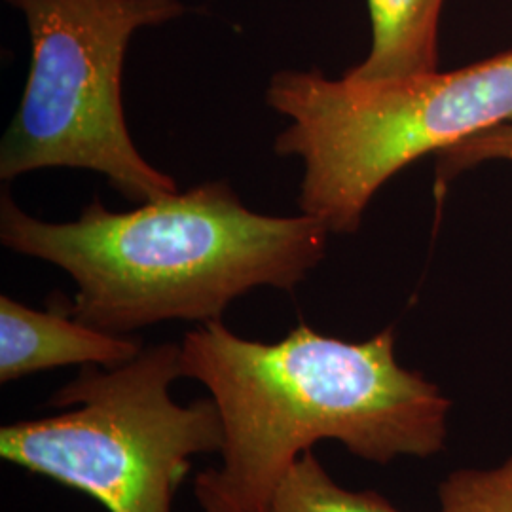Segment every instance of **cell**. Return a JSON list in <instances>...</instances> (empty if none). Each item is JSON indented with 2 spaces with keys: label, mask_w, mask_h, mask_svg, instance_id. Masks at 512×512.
Listing matches in <instances>:
<instances>
[{
  "label": "cell",
  "mask_w": 512,
  "mask_h": 512,
  "mask_svg": "<svg viewBox=\"0 0 512 512\" xmlns=\"http://www.w3.org/2000/svg\"><path fill=\"white\" fill-rule=\"evenodd\" d=\"M184 378L219 408V467L194 478L203 512H268L277 486L321 440L385 465L439 454L450 403L439 387L399 365L395 330L346 342L308 325L266 344L222 321L183 338Z\"/></svg>",
  "instance_id": "cell-1"
},
{
  "label": "cell",
  "mask_w": 512,
  "mask_h": 512,
  "mask_svg": "<svg viewBox=\"0 0 512 512\" xmlns=\"http://www.w3.org/2000/svg\"><path fill=\"white\" fill-rule=\"evenodd\" d=\"M323 222L245 207L222 181L200 184L129 213L93 200L71 222H46L0 200V241L65 270L76 283L67 313L129 334L164 321H220L258 287L293 293L323 260Z\"/></svg>",
  "instance_id": "cell-2"
},
{
  "label": "cell",
  "mask_w": 512,
  "mask_h": 512,
  "mask_svg": "<svg viewBox=\"0 0 512 512\" xmlns=\"http://www.w3.org/2000/svg\"><path fill=\"white\" fill-rule=\"evenodd\" d=\"M266 105L291 120L274 147L304 164L300 211L330 234H353L406 165L512 122V52L393 80L285 69L272 76Z\"/></svg>",
  "instance_id": "cell-3"
},
{
  "label": "cell",
  "mask_w": 512,
  "mask_h": 512,
  "mask_svg": "<svg viewBox=\"0 0 512 512\" xmlns=\"http://www.w3.org/2000/svg\"><path fill=\"white\" fill-rule=\"evenodd\" d=\"M181 344L148 346L126 365L82 366L52 395L61 412L0 429V458L101 503L109 512H173L192 459L219 454L215 401L179 404Z\"/></svg>",
  "instance_id": "cell-4"
},
{
  "label": "cell",
  "mask_w": 512,
  "mask_h": 512,
  "mask_svg": "<svg viewBox=\"0 0 512 512\" xmlns=\"http://www.w3.org/2000/svg\"><path fill=\"white\" fill-rule=\"evenodd\" d=\"M31 38L18 112L0 145V179L48 167L90 169L133 203L179 186L137 150L122 105L131 37L186 14L181 0H6Z\"/></svg>",
  "instance_id": "cell-5"
},
{
  "label": "cell",
  "mask_w": 512,
  "mask_h": 512,
  "mask_svg": "<svg viewBox=\"0 0 512 512\" xmlns=\"http://www.w3.org/2000/svg\"><path fill=\"white\" fill-rule=\"evenodd\" d=\"M143 346L78 321L67 311L33 310L0 296V382L10 384L57 366H114L133 361Z\"/></svg>",
  "instance_id": "cell-6"
},
{
  "label": "cell",
  "mask_w": 512,
  "mask_h": 512,
  "mask_svg": "<svg viewBox=\"0 0 512 512\" xmlns=\"http://www.w3.org/2000/svg\"><path fill=\"white\" fill-rule=\"evenodd\" d=\"M444 0H368L372 46L349 69L355 80H393L439 71V21Z\"/></svg>",
  "instance_id": "cell-7"
},
{
  "label": "cell",
  "mask_w": 512,
  "mask_h": 512,
  "mask_svg": "<svg viewBox=\"0 0 512 512\" xmlns=\"http://www.w3.org/2000/svg\"><path fill=\"white\" fill-rule=\"evenodd\" d=\"M268 512H401L376 492L340 486L315 454L306 452L281 480Z\"/></svg>",
  "instance_id": "cell-8"
},
{
  "label": "cell",
  "mask_w": 512,
  "mask_h": 512,
  "mask_svg": "<svg viewBox=\"0 0 512 512\" xmlns=\"http://www.w3.org/2000/svg\"><path fill=\"white\" fill-rule=\"evenodd\" d=\"M442 512H512V458L490 471L463 469L439 488Z\"/></svg>",
  "instance_id": "cell-9"
},
{
  "label": "cell",
  "mask_w": 512,
  "mask_h": 512,
  "mask_svg": "<svg viewBox=\"0 0 512 512\" xmlns=\"http://www.w3.org/2000/svg\"><path fill=\"white\" fill-rule=\"evenodd\" d=\"M440 181H450L461 171L488 160L512 162V122L486 129L446 148L439 154Z\"/></svg>",
  "instance_id": "cell-10"
}]
</instances>
